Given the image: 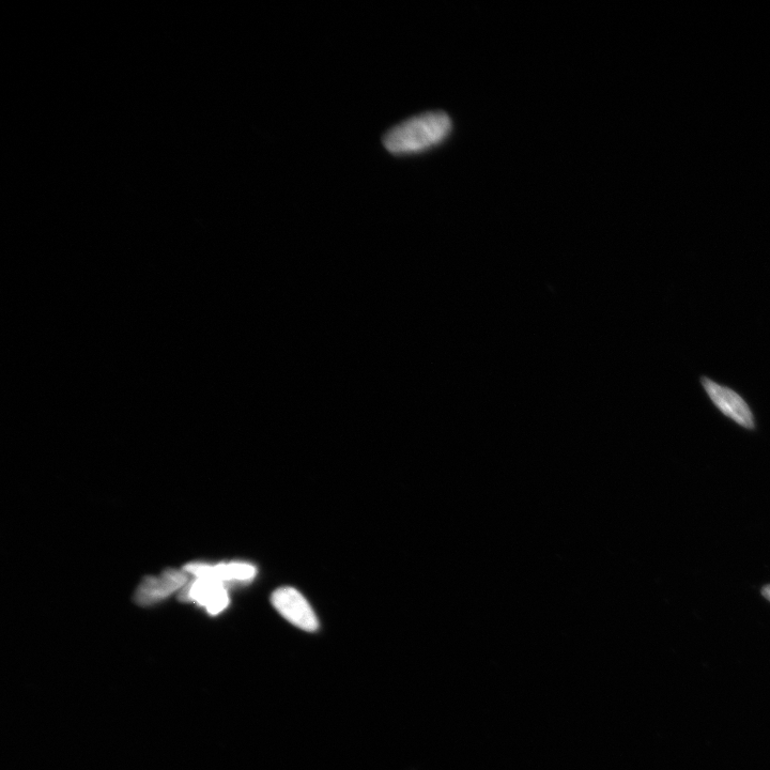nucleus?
Returning a JSON list of instances; mask_svg holds the SVG:
<instances>
[{
	"instance_id": "f257e3e1",
	"label": "nucleus",
	"mask_w": 770,
	"mask_h": 770,
	"mask_svg": "<svg viewBox=\"0 0 770 770\" xmlns=\"http://www.w3.org/2000/svg\"><path fill=\"white\" fill-rule=\"evenodd\" d=\"M452 130L453 122L448 114L428 112L391 129L384 135L383 145L396 156L422 153L442 144Z\"/></svg>"
},
{
	"instance_id": "f03ea898",
	"label": "nucleus",
	"mask_w": 770,
	"mask_h": 770,
	"mask_svg": "<svg viewBox=\"0 0 770 770\" xmlns=\"http://www.w3.org/2000/svg\"><path fill=\"white\" fill-rule=\"evenodd\" d=\"M272 603L274 608L291 624L305 631L318 629L319 624L315 612L297 590L282 588L275 591L272 596Z\"/></svg>"
},
{
	"instance_id": "7ed1b4c3",
	"label": "nucleus",
	"mask_w": 770,
	"mask_h": 770,
	"mask_svg": "<svg viewBox=\"0 0 770 770\" xmlns=\"http://www.w3.org/2000/svg\"><path fill=\"white\" fill-rule=\"evenodd\" d=\"M702 384L708 397L723 414L747 429L754 428L752 412L741 396L705 377Z\"/></svg>"
},
{
	"instance_id": "20e7f679",
	"label": "nucleus",
	"mask_w": 770,
	"mask_h": 770,
	"mask_svg": "<svg viewBox=\"0 0 770 770\" xmlns=\"http://www.w3.org/2000/svg\"><path fill=\"white\" fill-rule=\"evenodd\" d=\"M188 573L168 569L160 577H147L135 594V602L138 605L149 606L171 595L182 587H186Z\"/></svg>"
},
{
	"instance_id": "39448f33",
	"label": "nucleus",
	"mask_w": 770,
	"mask_h": 770,
	"mask_svg": "<svg viewBox=\"0 0 770 770\" xmlns=\"http://www.w3.org/2000/svg\"><path fill=\"white\" fill-rule=\"evenodd\" d=\"M180 597L205 607L212 615L221 613L229 604L224 583L210 579L195 578L184 587Z\"/></svg>"
},
{
	"instance_id": "423d86ee",
	"label": "nucleus",
	"mask_w": 770,
	"mask_h": 770,
	"mask_svg": "<svg viewBox=\"0 0 770 770\" xmlns=\"http://www.w3.org/2000/svg\"><path fill=\"white\" fill-rule=\"evenodd\" d=\"M184 572L195 578L210 579L225 583L226 581H249L256 576V568L248 563H228L208 565L193 563L184 567Z\"/></svg>"
},
{
	"instance_id": "0eeeda50",
	"label": "nucleus",
	"mask_w": 770,
	"mask_h": 770,
	"mask_svg": "<svg viewBox=\"0 0 770 770\" xmlns=\"http://www.w3.org/2000/svg\"><path fill=\"white\" fill-rule=\"evenodd\" d=\"M762 594H763V595H764V597H765L766 599H768V600H769V602H770V585H767V587H765V588L763 589V591H762Z\"/></svg>"
}]
</instances>
